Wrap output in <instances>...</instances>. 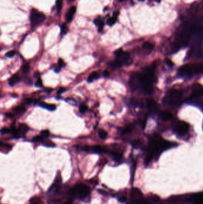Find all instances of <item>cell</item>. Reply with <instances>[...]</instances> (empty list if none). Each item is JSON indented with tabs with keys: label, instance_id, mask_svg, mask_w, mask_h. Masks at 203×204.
<instances>
[{
	"label": "cell",
	"instance_id": "obj_1",
	"mask_svg": "<svg viewBox=\"0 0 203 204\" xmlns=\"http://www.w3.org/2000/svg\"><path fill=\"white\" fill-rule=\"evenodd\" d=\"M157 64L154 63L145 68L141 73H138L139 87L146 94L150 95L153 92V84L157 81L155 71Z\"/></svg>",
	"mask_w": 203,
	"mask_h": 204
},
{
	"label": "cell",
	"instance_id": "obj_2",
	"mask_svg": "<svg viewBox=\"0 0 203 204\" xmlns=\"http://www.w3.org/2000/svg\"><path fill=\"white\" fill-rule=\"evenodd\" d=\"M175 143L163 140L158 135H155L150 141L147 154L145 158V163L148 164L153 159L154 155L159 154L166 149L175 146Z\"/></svg>",
	"mask_w": 203,
	"mask_h": 204
},
{
	"label": "cell",
	"instance_id": "obj_3",
	"mask_svg": "<svg viewBox=\"0 0 203 204\" xmlns=\"http://www.w3.org/2000/svg\"><path fill=\"white\" fill-rule=\"evenodd\" d=\"M201 73H203V63L187 64L182 66L179 69V75L186 78Z\"/></svg>",
	"mask_w": 203,
	"mask_h": 204
},
{
	"label": "cell",
	"instance_id": "obj_4",
	"mask_svg": "<svg viewBox=\"0 0 203 204\" xmlns=\"http://www.w3.org/2000/svg\"><path fill=\"white\" fill-rule=\"evenodd\" d=\"M182 100V92L181 90L172 89L167 91L164 97V102L172 106L179 105Z\"/></svg>",
	"mask_w": 203,
	"mask_h": 204
},
{
	"label": "cell",
	"instance_id": "obj_5",
	"mask_svg": "<svg viewBox=\"0 0 203 204\" xmlns=\"http://www.w3.org/2000/svg\"><path fill=\"white\" fill-rule=\"evenodd\" d=\"M90 188L88 186L83 184H78L70 189L69 194L73 197L85 198L90 193Z\"/></svg>",
	"mask_w": 203,
	"mask_h": 204
},
{
	"label": "cell",
	"instance_id": "obj_6",
	"mask_svg": "<svg viewBox=\"0 0 203 204\" xmlns=\"http://www.w3.org/2000/svg\"><path fill=\"white\" fill-rule=\"evenodd\" d=\"M45 19V16L35 9H33L30 13V20L32 27H36L43 22Z\"/></svg>",
	"mask_w": 203,
	"mask_h": 204
},
{
	"label": "cell",
	"instance_id": "obj_7",
	"mask_svg": "<svg viewBox=\"0 0 203 204\" xmlns=\"http://www.w3.org/2000/svg\"><path fill=\"white\" fill-rule=\"evenodd\" d=\"M189 130V124L185 121H178L174 126V131L178 135H184Z\"/></svg>",
	"mask_w": 203,
	"mask_h": 204
},
{
	"label": "cell",
	"instance_id": "obj_8",
	"mask_svg": "<svg viewBox=\"0 0 203 204\" xmlns=\"http://www.w3.org/2000/svg\"><path fill=\"white\" fill-rule=\"evenodd\" d=\"M203 96V87L198 84H194L192 88V93L188 97V101H193Z\"/></svg>",
	"mask_w": 203,
	"mask_h": 204
},
{
	"label": "cell",
	"instance_id": "obj_9",
	"mask_svg": "<svg viewBox=\"0 0 203 204\" xmlns=\"http://www.w3.org/2000/svg\"><path fill=\"white\" fill-rule=\"evenodd\" d=\"M117 59L119 60L123 65L127 66L131 65L132 63V60L130 56V54L128 52H123L119 57H117Z\"/></svg>",
	"mask_w": 203,
	"mask_h": 204
},
{
	"label": "cell",
	"instance_id": "obj_10",
	"mask_svg": "<svg viewBox=\"0 0 203 204\" xmlns=\"http://www.w3.org/2000/svg\"><path fill=\"white\" fill-rule=\"evenodd\" d=\"M189 201L192 204H203V192L193 194L190 197Z\"/></svg>",
	"mask_w": 203,
	"mask_h": 204
},
{
	"label": "cell",
	"instance_id": "obj_11",
	"mask_svg": "<svg viewBox=\"0 0 203 204\" xmlns=\"http://www.w3.org/2000/svg\"><path fill=\"white\" fill-rule=\"evenodd\" d=\"M129 86L132 91L137 90L139 87V81L138 73L133 74L130 79Z\"/></svg>",
	"mask_w": 203,
	"mask_h": 204
},
{
	"label": "cell",
	"instance_id": "obj_12",
	"mask_svg": "<svg viewBox=\"0 0 203 204\" xmlns=\"http://www.w3.org/2000/svg\"><path fill=\"white\" fill-rule=\"evenodd\" d=\"M29 130V127L24 124H20L18 129V136L17 139L20 138L21 136L24 135Z\"/></svg>",
	"mask_w": 203,
	"mask_h": 204
},
{
	"label": "cell",
	"instance_id": "obj_13",
	"mask_svg": "<svg viewBox=\"0 0 203 204\" xmlns=\"http://www.w3.org/2000/svg\"><path fill=\"white\" fill-rule=\"evenodd\" d=\"M91 151L94 153H96V154H103V153L107 152V150L106 148L99 146V145H95L91 147Z\"/></svg>",
	"mask_w": 203,
	"mask_h": 204
},
{
	"label": "cell",
	"instance_id": "obj_14",
	"mask_svg": "<svg viewBox=\"0 0 203 204\" xmlns=\"http://www.w3.org/2000/svg\"><path fill=\"white\" fill-rule=\"evenodd\" d=\"M108 65L110 67L112 68V69H117V68L120 67L123 65V63L119 60L116 59V60H115V61H113L108 62Z\"/></svg>",
	"mask_w": 203,
	"mask_h": 204
},
{
	"label": "cell",
	"instance_id": "obj_15",
	"mask_svg": "<svg viewBox=\"0 0 203 204\" xmlns=\"http://www.w3.org/2000/svg\"><path fill=\"white\" fill-rule=\"evenodd\" d=\"M39 106L42 108L46 109L49 111H54L56 109V106L54 104H47L45 102H41L39 104Z\"/></svg>",
	"mask_w": 203,
	"mask_h": 204
},
{
	"label": "cell",
	"instance_id": "obj_16",
	"mask_svg": "<svg viewBox=\"0 0 203 204\" xmlns=\"http://www.w3.org/2000/svg\"><path fill=\"white\" fill-rule=\"evenodd\" d=\"M76 11V7L74 6L70 7V8L68 12V13H67V17H66V19H67V22H70L72 21L74 14Z\"/></svg>",
	"mask_w": 203,
	"mask_h": 204
},
{
	"label": "cell",
	"instance_id": "obj_17",
	"mask_svg": "<svg viewBox=\"0 0 203 204\" xmlns=\"http://www.w3.org/2000/svg\"><path fill=\"white\" fill-rule=\"evenodd\" d=\"M160 117L161 118V119L163 121H167L172 120L173 118L172 115L167 111H163L160 114Z\"/></svg>",
	"mask_w": 203,
	"mask_h": 204
},
{
	"label": "cell",
	"instance_id": "obj_18",
	"mask_svg": "<svg viewBox=\"0 0 203 204\" xmlns=\"http://www.w3.org/2000/svg\"><path fill=\"white\" fill-rule=\"evenodd\" d=\"M19 81H20L19 76L17 75H14L12 76V77L8 80V84H9L10 86L13 87L15 86V85L18 84Z\"/></svg>",
	"mask_w": 203,
	"mask_h": 204
},
{
	"label": "cell",
	"instance_id": "obj_19",
	"mask_svg": "<svg viewBox=\"0 0 203 204\" xmlns=\"http://www.w3.org/2000/svg\"><path fill=\"white\" fill-rule=\"evenodd\" d=\"M119 13L118 12H114V13H113V17H112V18H110V19H108L107 20V23L108 25H110V26H112V25H113V24L116 23V20H117V16L119 15Z\"/></svg>",
	"mask_w": 203,
	"mask_h": 204
},
{
	"label": "cell",
	"instance_id": "obj_20",
	"mask_svg": "<svg viewBox=\"0 0 203 204\" xmlns=\"http://www.w3.org/2000/svg\"><path fill=\"white\" fill-rule=\"evenodd\" d=\"M147 106L150 110H154L156 109L157 107L156 102L151 99L147 100Z\"/></svg>",
	"mask_w": 203,
	"mask_h": 204
},
{
	"label": "cell",
	"instance_id": "obj_21",
	"mask_svg": "<svg viewBox=\"0 0 203 204\" xmlns=\"http://www.w3.org/2000/svg\"><path fill=\"white\" fill-rule=\"evenodd\" d=\"M13 110H14V112L16 114H22L25 113V112L26 111V109L23 105H20V106L16 107L13 109Z\"/></svg>",
	"mask_w": 203,
	"mask_h": 204
},
{
	"label": "cell",
	"instance_id": "obj_22",
	"mask_svg": "<svg viewBox=\"0 0 203 204\" xmlns=\"http://www.w3.org/2000/svg\"><path fill=\"white\" fill-rule=\"evenodd\" d=\"M99 77V74H98V73L97 72H93L88 76L87 81H88L89 83H91V82H93V81H94V80L98 79Z\"/></svg>",
	"mask_w": 203,
	"mask_h": 204
},
{
	"label": "cell",
	"instance_id": "obj_23",
	"mask_svg": "<svg viewBox=\"0 0 203 204\" xmlns=\"http://www.w3.org/2000/svg\"><path fill=\"white\" fill-rule=\"evenodd\" d=\"M142 48L143 50L147 51L148 52H150L154 48V44L150 42H145L143 44Z\"/></svg>",
	"mask_w": 203,
	"mask_h": 204
},
{
	"label": "cell",
	"instance_id": "obj_24",
	"mask_svg": "<svg viewBox=\"0 0 203 204\" xmlns=\"http://www.w3.org/2000/svg\"><path fill=\"white\" fill-rule=\"evenodd\" d=\"M133 200V204H149L148 202L143 199L142 197L132 199Z\"/></svg>",
	"mask_w": 203,
	"mask_h": 204
},
{
	"label": "cell",
	"instance_id": "obj_25",
	"mask_svg": "<svg viewBox=\"0 0 203 204\" xmlns=\"http://www.w3.org/2000/svg\"><path fill=\"white\" fill-rule=\"evenodd\" d=\"M131 103L133 106L135 107H142L143 106L142 102H141L140 100L138 99H132L131 100Z\"/></svg>",
	"mask_w": 203,
	"mask_h": 204
},
{
	"label": "cell",
	"instance_id": "obj_26",
	"mask_svg": "<svg viewBox=\"0 0 203 204\" xmlns=\"http://www.w3.org/2000/svg\"><path fill=\"white\" fill-rule=\"evenodd\" d=\"M98 136H99V137L101 138V139H106L107 137V136H108V133L106 131H105L103 129H100L98 131Z\"/></svg>",
	"mask_w": 203,
	"mask_h": 204
},
{
	"label": "cell",
	"instance_id": "obj_27",
	"mask_svg": "<svg viewBox=\"0 0 203 204\" xmlns=\"http://www.w3.org/2000/svg\"><path fill=\"white\" fill-rule=\"evenodd\" d=\"M110 154L113 157V159L116 160V161H119L122 158V154H120L119 152H112L110 153Z\"/></svg>",
	"mask_w": 203,
	"mask_h": 204
},
{
	"label": "cell",
	"instance_id": "obj_28",
	"mask_svg": "<svg viewBox=\"0 0 203 204\" xmlns=\"http://www.w3.org/2000/svg\"><path fill=\"white\" fill-rule=\"evenodd\" d=\"M94 23L95 25H97V27H99V29H101V31L102 30L103 26H104V22L103 20H101L100 18H97L94 20Z\"/></svg>",
	"mask_w": 203,
	"mask_h": 204
},
{
	"label": "cell",
	"instance_id": "obj_29",
	"mask_svg": "<svg viewBox=\"0 0 203 204\" xmlns=\"http://www.w3.org/2000/svg\"><path fill=\"white\" fill-rule=\"evenodd\" d=\"M29 71H30V66L29 64L24 65L22 67V71L23 73L26 74L29 72Z\"/></svg>",
	"mask_w": 203,
	"mask_h": 204
},
{
	"label": "cell",
	"instance_id": "obj_30",
	"mask_svg": "<svg viewBox=\"0 0 203 204\" xmlns=\"http://www.w3.org/2000/svg\"><path fill=\"white\" fill-rule=\"evenodd\" d=\"M55 4L57 10L58 12H60L63 6V0H57Z\"/></svg>",
	"mask_w": 203,
	"mask_h": 204
},
{
	"label": "cell",
	"instance_id": "obj_31",
	"mask_svg": "<svg viewBox=\"0 0 203 204\" xmlns=\"http://www.w3.org/2000/svg\"><path fill=\"white\" fill-rule=\"evenodd\" d=\"M44 145L45 146H47V147H48V148H53V147H55V144L54 143H53L51 141H50V140H48V141H45L44 143Z\"/></svg>",
	"mask_w": 203,
	"mask_h": 204
},
{
	"label": "cell",
	"instance_id": "obj_32",
	"mask_svg": "<svg viewBox=\"0 0 203 204\" xmlns=\"http://www.w3.org/2000/svg\"><path fill=\"white\" fill-rule=\"evenodd\" d=\"M43 140L44 137H42L41 135H37L32 139V141L34 142H41L43 141Z\"/></svg>",
	"mask_w": 203,
	"mask_h": 204
},
{
	"label": "cell",
	"instance_id": "obj_33",
	"mask_svg": "<svg viewBox=\"0 0 203 204\" xmlns=\"http://www.w3.org/2000/svg\"><path fill=\"white\" fill-rule=\"evenodd\" d=\"M67 31H68V28H67V26L66 24H63L62 26L61 27V33L62 35H65L67 33Z\"/></svg>",
	"mask_w": 203,
	"mask_h": 204
},
{
	"label": "cell",
	"instance_id": "obj_34",
	"mask_svg": "<svg viewBox=\"0 0 203 204\" xmlns=\"http://www.w3.org/2000/svg\"><path fill=\"white\" fill-rule=\"evenodd\" d=\"M41 135L42 136V137H43L44 139L47 138L49 137V131L47 130L42 131L41 132Z\"/></svg>",
	"mask_w": 203,
	"mask_h": 204
},
{
	"label": "cell",
	"instance_id": "obj_35",
	"mask_svg": "<svg viewBox=\"0 0 203 204\" xmlns=\"http://www.w3.org/2000/svg\"><path fill=\"white\" fill-rule=\"evenodd\" d=\"M88 110V106L85 105H82L79 107V112L82 114H84Z\"/></svg>",
	"mask_w": 203,
	"mask_h": 204
},
{
	"label": "cell",
	"instance_id": "obj_36",
	"mask_svg": "<svg viewBox=\"0 0 203 204\" xmlns=\"http://www.w3.org/2000/svg\"><path fill=\"white\" fill-rule=\"evenodd\" d=\"M35 86L38 87V88H41L43 87V84H42V81L41 80V78H38L36 82H35Z\"/></svg>",
	"mask_w": 203,
	"mask_h": 204
},
{
	"label": "cell",
	"instance_id": "obj_37",
	"mask_svg": "<svg viewBox=\"0 0 203 204\" xmlns=\"http://www.w3.org/2000/svg\"><path fill=\"white\" fill-rule=\"evenodd\" d=\"M131 131H132V129L131 128V127L127 126L122 130V134H128L131 133Z\"/></svg>",
	"mask_w": 203,
	"mask_h": 204
},
{
	"label": "cell",
	"instance_id": "obj_38",
	"mask_svg": "<svg viewBox=\"0 0 203 204\" xmlns=\"http://www.w3.org/2000/svg\"><path fill=\"white\" fill-rule=\"evenodd\" d=\"M15 54H16L15 51L12 50V51H10V52H7V53L5 54V56L7 57H8V58H12V57H13V56H14Z\"/></svg>",
	"mask_w": 203,
	"mask_h": 204
},
{
	"label": "cell",
	"instance_id": "obj_39",
	"mask_svg": "<svg viewBox=\"0 0 203 204\" xmlns=\"http://www.w3.org/2000/svg\"><path fill=\"white\" fill-rule=\"evenodd\" d=\"M9 133H12V131L11 129H8V128H3L1 129V134H9Z\"/></svg>",
	"mask_w": 203,
	"mask_h": 204
},
{
	"label": "cell",
	"instance_id": "obj_40",
	"mask_svg": "<svg viewBox=\"0 0 203 204\" xmlns=\"http://www.w3.org/2000/svg\"><path fill=\"white\" fill-rule=\"evenodd\" d=\"M141 143L140 141L139 140H135L132 142V145L133 146H134L135 148H138L141 146Z\"/></svg>",
	"mask_w": 203,
	"mask_h": 204
},
{
	"label": "cell",
	"instance_id": "obj_41",
	"mask_svg": "<svg viewBox=\"0 0 203 204\" xmlns=\"http://www.w3.org/2000/svg\"><path fill=\"white\" fill-rule=\"evenodd\" d=\"M123 52V51L122 50V48H119V49L117 50L116 51H115L114 54H115V56H116V57H119Z\"/></svg>",
	"mask_w": 203,
	"mask_h": 204
},
{
	"label": "cell",
	"instance_id": "obj_42",
	"mask_svg": "<svg viewBox=\"0 0 203 204\" xmlns=\"http://www.w3.org/2000/svg\"><path fill=\"white\" fill-rule=\"evenodd\" d=\"M58 66H60V67H64L66 65L64 61L63 60L62 58L59 59L58 61Z\"/></svg>",
	"mask_w": 203,
	"mask_h": 204
},
{
	"label": "cell",
	"instance_id": "obj_43",
	"mask_svg": "<svg viewBox=\"0 0 203 204\" xmlns=\"http://www.w3.org/2000/svg\"><path fill=\"white\" fill-rule=\"evenodd\" d=\"M165 63L168 66H173V63L171 61V60H169V59L168 58H166V60H165Z\"/></svg>",
	"mask_w": 203,
	"mask_h": 204
},
{
	"label": "cell",
	"instance_id": "obj_44",
	"mask_svg": "<svg viewBox=\"0 0 203 204\" xmlns=\"http://www.w3.org/2000/svg\"><path fill=\"white\" fill-rule=\"evenodd\" d=\"M38 200H39V199H38L36 198H32L30 199V203L32 204H38V201H38Z\"/></svg>",
	"mask_w": 203,
	"mask_h": 204
},
{
	"label": "cell",
	"instance_id": "obj_45",
	"mask_svg": "<svg viewBox=\"0 0 203 204\" xmlns=\"http://www.w3.org/2000/svg\"><path fill=\"white\" fill-rule=\"evenodd\" d=\"M66 91V89L65 88H60L57 91V95H61L62 93H63L64 91Z\"/></svg>",
	"mask_w": 203,
	"mask_h": 204
},
{
	"label": "cell",
	"instance_id": "obj_46",
	"mask_svg": "<svg viewBox=\"0 0 203 204\" xmlns=\"http://www.w3.org/2000/svg\"><path fill=\"white\" fill-rule=\"evenodd\" d=\"M33 100L32 99H26L24 100V103L27 105H30L33 102Z\"/></svg>",
	"mask_w": 203,
	"mask_h": 204
},
{
	"label": "cell",
	"instance_id": "obj_47",
	"mask_svg": "<svg viewBox=\"0 0 203 204\" xmlns=\"http://www.w3.org/2000/svg\"><path fill=\"white\" fill-rule=\"evenodd\" d=\"M109 76H110V73H109V72L108 71L106 70V71H104L103 72V76H104V77L108 78V77H109Z\"/></svg>",
	"mask_w": 203,
	"mask_h": 204
},
{
	"label": "cell",
	"instance_id": "obj_48",
	"mask_svg": "<svg viewBox=\"0 0 203 204\" xmlns=\"http://www.w3.org/2000/svg\"><path fill=\"white\" fill-rule=\"evenodd\" d=\"M25 78V82H26L28 84H32V80L30 78Z\"/></svg>",
	"mask_w": 203,
	"mask_h": 204
},
{
	"label": "cell",
	"instance_id": "obj_49",
	"mask_svg": "<svg viewBox=\"0 0 203 204\" xmlns=\"http://www.w3.org/2000/svg\"><path fill=\"white\" fill-rule=\"evenodd\" d=\"M119 200V201L121 202H126V198L125 197H122L120 198Z\"/></svg>",
	"mask_w": 203,
	"mask_h": 204
},
{
	"label": "cell",
	"instance_id": "obj_50",
	"mask_svg": "<svg viewBox=\"0 0 203 204\" xmlns=\"http://www.w3.org/2000/svg\"><path fill=\"white\" fill-rule=\"evenodd\" d=\"M5 116L7 118H10L13 116V115L11 113H7V114H5Z\"/></svg>",
	"mask_w": 203,
	"mask_h": 204
},
{
	"label": "cell",
	"instance_id": "obj_51",
	"mask_svg": "<svg viewBox=\"0 0 203 204\" xmlns=\"http://www.w3.org/2000/svg\"><path fill=\"white\" fill-rule=\"evenodd\" d=\"M60 70H61V67H60V66H59V67H56V68H55V72L56 73H58L60 71Z\"/></svg>",
	"mask_w": 203,
	"mask_h": 204
},
{
	"label": "cell",
	"instance_id": "obj_52",
	"mask_svg": "<svg viewBox=\"0 0 203 204\" xmlns=\"http://www.w3.org/2000/svg\"><path fill=\"white\" fill-rule=\"evenodd\" d=\"M34 76H35V78H37V79H38V78H39V72H35V75H34Z\"/></svg>",
	"mask_w": 203,
	"mask_h": 204
},
{
	"label": "cell",
	"instance_id": "obj_53",
	"mask_svg": "<svg viewBox=\"0 0 203 204\" xmlns=\"http://www.w3.org/2000/svg\"><path fill=\"white\" fill-rule=\"evenodd\" d=\"M63 204H71V202H65Z\"/></svg>",
	"mask_w": 203,
	"mask_h": 204
},
{
	"label": "cell",
	"instance_id": "obj_54",
	"mask_svg": "<svg viewBox=\"0 0 203 204\" xmlns=\"http://www.w3.org/2000/svg\"><path fill=\"white\" fill-rule=\"evenodd\" d=\"M155 1H157V3H160V1H161V0H155Z\"/></svg>",
	"mask_w": 203,
	"mask_h": 204
},
{
	"label": "cell",
	"instance_id": "obj_55",
	"mask_svg": "<svg viewBox=\"0 0 203 204\" xmlns=\"http://www.w3.org/2000/svg\"><path fill=\"white\" fill-rule=\"evenodd\" d=\"M124 1H125V0H119V1H120V2H123Z\"/></svg>",
	"mask_w": 203,
	"mask_h": 204
},
{
	"label": "cell",
	"instance_id": "obj_56",
	"mask_svg": "<svg viewBox=\"0 0 203 204\" xmlns=\"http://www.w3.org/2000/svg\"><path fill=\"white\" fill-rule=\"evenodd\" d=\"M138 1H143L144 0H138Z\"/></svg>",
	"mask_w": 203,
	"mask_h": 204
},
{
	"label": "cell",
	"instance_id": "obj_57",
	"mask_svg": "<svg viewBox=\"0 0 203 204\" xmlns=\"http://www.w3.org/2000/svg\"><path fill=\"white\" fill-rule=\"evenodd\" d=\"M202 109H203V104H202Z\"/></svg>",
	"mask_w": 203,
	"mask_h": 204
},
{
	"label": "cell",
	"instance_id": "obj_58",
	"mask_svg": "<svg viewBox=\"0 0 203 204\" xmlns=\"http://www.w3.org/2000/svg\"><path fill=\"white\" fill-rule=\"evenodd\" d=\"M70 1H73V0H70Z\"/></svg>",
	"mask_w": 203,
	"mask_h": 204
}]
</instances>
